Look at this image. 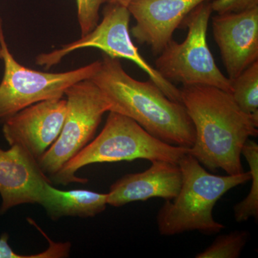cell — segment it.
<instances>
[{"label": "cell", "mask_w": 258, "mask_h": 258, "mask_svg": "<svg viewBox=\"0 0 258 258\" xmlns=\"http://www.w3.org/2000/svg\"><path fill=\"white\" fill-rule=\"evenodd\" d=\"M180 99L196 134L189 154L212 171L243 173L241 152L249 137H257L258 118L242 111L230 93L214 86H183Z\"/></svg>", "instance_id": "1"}, {"label": "cell", "mask_w": 258, "mask_h": 258, "mask_svg": "<svg viewBox=\"0 0 258 258\" xmlns=\"http://www.w3.org/2000/svg\"><path fill=\"white\" fill-rule=\"evenodd\" d=\"M90 80L109 102L110 111L132 118L165 143L192 147L196 134L184 105L169 99L150 79H133L119 59L103 53L99 69Z\"/></svg>", "instance_id": "2"}, {"label": "cell", "mask_w": 258, "mask_h": 258, "mask_svg": "<svg viewBox=\"0 0 258 258\" xmlns=\"http://www.w3.org/2000/svg\"><path fill=\"white\" fill-rule=\"evenodd\" d=\"M178 164L182 182L176 198L166 200L158 212L159 233L174 236L198 231L211 235L221 232L225 226L214 219L213 209L227 191L250 181V172L226 176L210 174L189 153Z\"/></svg>", "instance_id": "3"}, {"label": "cell", "mask_w": 258, "mask_h": 258, "mask_svg": "<svg viewBox=\"0 0 258 258\" xmlns=\"http://www.w3.org/2000/svg\"><path fill=\"white\" fill-rule=\"evenodd\" d=\"M189 152V148L171 145L148 133L137 122L125 115L109 111L106 124L99 135L88 144L50 179L51 183L67 185L87 183L76 176L90 164L136 159L164 160L178 164Z\"/></svg>", "instance_id": "4"}, {"label": "cell", "mask_w": 258, "mask_h": 258, "mask_svg": "<svg viewBox=\"0 0 258 258\" xmlns=\"http://www.w3.org/2000/svg\"><path fill=\"white\" fill-rule=\"evenodd\" d=\"M212 12L210 0L195 8L181 25L188 28L186 39L181 43L170 40L156 60L155 69L171 83L214 86L230 93V79L217 67L207 41Z\"/></svg>", "instance_id": "5"}, {"label": "cell", "mask_w": 258, "mask_h": 258, "mask_svg": "<svg viewBox=\"0 0 258 258\" xmlns=\"http://www.w3.org/2000/svg\"><path fill=\"white\" fill-rule=\"evenodd\" d=\"M67 113L60 135L37 163L50 180L91 142L109 102L91 80L73 85L64 91Z\"/></svg>", "instance_id": "6"}, {"label": "cell", "mask_w": 258, "mask_h": 258, "mask_svg": "<svg viewBox=\"0 0 258 258\" xmlns=\"http://www.w3.org/2000/svg\"><path fill=\"white\" fill-rule=\"evenodd\" d=\"M0 47L5 73L0 83V119L14 115L38 102L62 98L73 85L91 79L101 60L74 71L52 74L28 69L15 60L8 48L0 18Z\"/></svg>", "instance_id": "7"}, {"label": "cell", "mask_w": 258, "mask_h": 258, "mask_svg": "<svg viewBox=\"0 0 258 258\" xmlns=\"http://www.w3.org/2000/svg\"><path fill=\"white\" fill-rule=\"evenodd\" d=\"M131 14L127 7L118 4H106L103 10V19L92 31L81 39L64 45L49 52L42 53L36 57V63L50 69L62 60L64 56L79 49L93 47L103 51V53L114 58L132 61L147 74L149 79L160 88L169 99L179 102L180 89L151 66L142 57L134 45L130 33L129 23Z\"/></svg>", "instance_id": "8"}, {"label": "cell", "mask_w": 258, "mask_h": 258, "mask_svg": "<svg viewBox=\"0 0 258 258\" xmlns=\"http://www.w3.org/2000/svg\"><path fill=\"white\" fill-rule=\"evenodd\" d=\"M67 113V100H45L3 120L7 142L18 146L38 161L60 135Z\"/></svg>", "instance_id": "9"}, {"label": "cell", "mask_w": 258, "mask_h": 258, "mask_svg": "<svg viewBox=\"0 0 258 258\" xmlns=\"http://www.w3.org/2000/svg\"><path fill=\"white\" fill-rule=\"evenodd\" d=\"M214 39L230 80L258 61V8L212 18Z\"/></svg>", "instance_id": "10"}, {"label": "cell", "mask_w": 258, "mask_h": 258, "mask_svg": "<svg viewBox=\"0 0 258 258\" xmlns=\"http://www.w3.org/2000/svg\"><path fill=\"white\" fill-rule=\"evenodd\" d=\"M205 0H132L128 8L136 20L132 34L139 44L159 55L188 15Z\"/></svg>", "instance_id": "11"}, {"label": "cell", "mask_w": 258, "mask_h": 258, "mask_svg": "<svg viewBox=\"0 0 258 258\" xmlns=\"http://www.w3.org/2000/svg\"><path fill=\"white\" fill-rule=\"evenodd\" d=\"M50 180L38 163L18 146L0 148V215L24 204H37L42 186Z\"/></svg>", "instance_id": "12"}, {"label": "cell", "mask_w": 258, "mask_h": 258, "mask_svg": "<svg viewBox=\"0 0 258 258\" xmlns=\"http://www.w3.org/2000/svg\"><path fill=\"white\" fill-rule=\"evenodd\" d=\"M151 162L152 165L143 172L126 174L115 181L107 193L108 205L118 208L152 198H175L182 182L179 164L164 160Z\"/></svg>", "instance_id": "13"}, {"label": "cell", "mask_w": 258, "mask_h": 258, "mask_svg": "<svg viewBox=\"0 0 258 258\" xmlns=\"http://www.w3.org/2000/svg\"><path fill=\"white\" fill-rule=\"evenodd\" d=\"M107 193L86 189H57L47 181L42 186L37 204L54 221L63 217H91L106 210Z\"/></svg>", "instance_id": "14"}, {"label": "cell", "mask_w": 258, "mask_h": 258, "mask_svg": "<svg viewBox=\"0 0 258 258\" xmlns=\"http://www.w3.org/2000/svg\"><path fill=\"white\" fill-rule=\"evenodd\" d=\"M242 156L245 158L251 175V187L248 195L234 206L236 222L241 223L249 219L257 220L258 217V145L255 142L247 139L242 147Z\"/></svg>", "instance_id": "15"}, {"label": "cell", "mask_w": 258, "mask_h": 258, "mask_svg": "<svg viewBox=\"0 0 258 258\" xmlns=\"http://www.w3.org/2000/svg\"><path fill=\"white\" fill-rule=\"evenodd\" d=\"M234 101L247 114L258 118V61L230 80Z\"/></svg>", "instance_id": "16"}, {"label": "cell", "mask_w": 258, "mask_h": 258, "mask_svg": "<svg viewBox=\"0 0 258 258\" xmlns=\"http://www.w3.org/2000/svg\"><path fill=\"white\" fill-rule=\"evenodd\" d=\"M249 232L236 230L218 236L197 258H238L249 240Z\"/></svg>", "instance_id": "17"}, {"label": "cell", "mask_w": 258, "mask_h": 258, "mask_svg": "<svg viewBox=\"0 0 258 258\" xmlns=\"http://www.w3.org/2000/svg\"><path fill=\"white\" fill-rule=\"evenodd\" d=\"M81 37L92 31L99 21V10L104 0H76Z\"/></svg>", "instance_id": "18"}, {"label": "cell", "mask_w": 258, "mask_h": 258, "mask_svg": "<svg viewBox=\"0 0 258 258\" xmlns=\"http://www.w3.org/2000/svg\"><path fill=\"white\" fill-rule=\"evenodd\" d=\"M212 8L218 15L241 13L258 8V0H214Z\"/></svg>", "instance_id": "19"}, {"label": "cell", "mask_w": 258, "mask_h": 258, "mask_svg": "<svg viewBox=\"0 0 258 258\" xmlns=\"http://www.w3.org/2000/svg\"><path fill=\"white\" fill-rule=\"evenodd\" d=\"M8 240L9 236L8 233L3 234L0 237V258H52L58 256V249L52 243H50L48 249L39 254L28 256L17 254L10 247Z\"/></svg>", "instance_id": "20"}, {"label": "cell", "mask_w": 258, "mask_h": 258, "mask_svg": "<svg viewBox=\"0 0 258 258\" xmlns=\"http://www.w3.org/2000/svg\"><path fill=\"white\" fill-rule=\"evenodd\" d=\"M132 0H104V3L106 4H118L123 6H128Z\"/></svg>", "instance_id": "21"}, {"label": "cell", "mask_w": 258, "mask_h": 258, "mask_svg": "<svg viewBox=\"0 0 258 258\" xmlns=\"http://www.w3.org/2000/svg\"><path fill=\"white\" fill-rule=\"evenodd\" d=\"M0 59H2V51H1V47H0Z\"/></svg>", "instance_id": "22"}]
</instances>
